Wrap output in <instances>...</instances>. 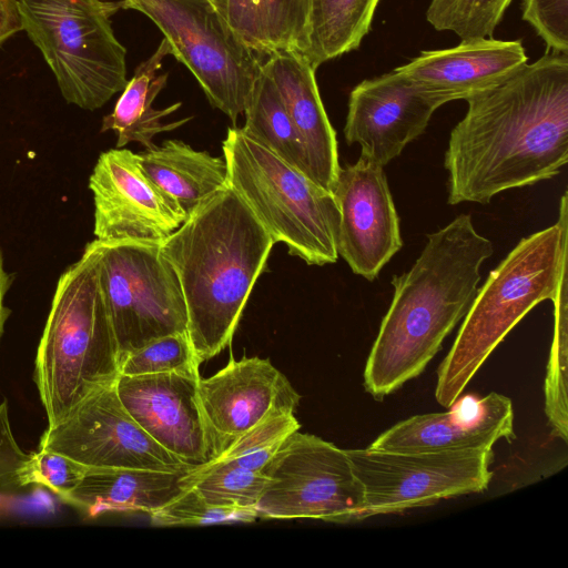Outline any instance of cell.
Wrapping results in <instances>:
<instances>
[{
    "label": "cell",
    "instance_id": "cell-1",
    "mask_svg": "<svg viewBox=\"0 0 568 568\" xmlns=\"http://www.w3.org/2000/svg\"><path fill=\"white\" fill-rule=\"evenodd\" d=\"M444 165L452 205L552 179L568 162V53L547 50L468 99Z\"/></svg>",
    "mask_w": 568,
    "mask_h": 568
},
{
    "label": "cell",
    "instance_id": "cell-2",
    "mask_svg": "<svg viewBox=\"0 0 568 568\" xmlns=\"http://www.w3.org/2000/svg\"><path fill=\"white\" fill-rule=\"evenodd\" d=\"M493 252L469 214L427 235L412 267L392 280L393 298L364 369L367 393L382 400L423 373L466 315Z\"/></svg>",
    "mask_w": 568,
    "mask_h": 568
},
{
    "label": "cell",
    "instance_id": "cell-3",
    "mask_svg": "<svg viewBox=\"0 0 568 568\" xmlns=\"http://www.w3.org/2000/svg\"><path fill=\"white\" fill-rule=\"evenodd\" d=\"M275 242L229 186L204 202L160 244L184 296L197 363L232 341Z\"/></svg>",
    "mask_w": 568,
    "mask_h": 568
},
{
    "label": "cell",
    "instance_id": "cell-4",
    "mask_svg": "<svg viewBox=\"0 0 568 568\" xmlns=\"http://www.w3.org/2000/svg\"><path fill=\"white\" fill-rule=\"evenodd\" d=\"M120 375L118 344L92 241L59 278L39 343L34 381L53 427L92 393Z\"/></svg>",
    "mask_w": 568,
    "mask_h": 568
},
{
    "label": "cell",
    "instance_id": "cell-5",
    "mask_svg": "<svg viewBox=\"0 0 568 568\" xmlns=\"http://www.w3.org/2000/svg\"><path fill=\"white\" fill-rule=\"evenodd\" d=\"M568 197L555 224L521 239L477 290L437 371L435 398L452 406L506 335L538 303L552 301L568 270Z\"/></svg>",
    "mask_w": 568,
    "mask_h": 568
},
{
    "label": "cell",
    "instance_id": "cell-6",
    "mask_svg": "<svg viewBox=\"0 0 568 568\" xmlns=\"http://www.w3.org/2000/svg\"><path fill=\"white\" fill-rule=\"evenodd\" d=\"M229 186L248 206L275 243L310 265L333 264L339 211L334 194L241 128H230L222 142Z\"/></svg>",
    "mask_w": 568,
    "mask_h": 568
},
{
    "label": "cell",
    "instance_id": "cell-7",
    "mask_svg": "<svg viewBox=\"0 0 568 568\" xmlns=\"http://www.w3.org/2000/svg\"><path fill=\"white\" fill-rule=\"evenodd\" d=\"M23 30L53 72L62 97L97 110L128 82L125 48L111 17L121 1L18 0Z\"/></svg>",
    "mask_w": 568,
    "mask_h": 568
},
{
    "label": "cell",
    "instance_id": "cell-8",
    "mask_svg": "<svg viewBox=\"0 0 568 568\" xmlns=\"http://www.w3.org/2000/svg\"><path fill=\"white\" fill-rule=\"evenodd\" d=\"M163 33L171 53L195 77L212 106L236 124L250 100L261 60L211 0H121Z\"/></svg>",
    "mask_w": 568,
    "mask_h": 568
},
{
    "label": "cell",
    "instance_id": "cell-9",
    "mask_svg": "<svg viewBox=\"0 0 568 568\" xmlns=\"http://www.w3.org/2000/svg\"><path fill=\"white\" fill-rule=\"evenodd\" d=\"M94 242L120 363L155 338L187 333L184 296L174 270L161 255V243Z\"/></svg>",
    "mask_w": 568,
    "mask_h": 568
},
{
    "label": "cell",
    "instance_id": "cell-10",
    "mask_svg": "<svg viewBox=\"0 0 568 568\" xmlns=\"http://www.w3.org/2000/svg\"><path fill=\"white\" fill-rule=\"evenodd\" d=\"M263 471L267 483L256 505L260 518L341 524L365 518L364 490L346 450L321 437L294 432Z\"/></svg>",
    "mask_w": 568,
    "mask_h": 568
},
{
    "label": "cell",
    "instance_id": "cell-11",
    "mask_svg": "<svg viewBox=\"0 0 568 568\" xmlns=\"http://www.w3.org/2000/svg\"><path fill=\"white\" fill-rule=\"evenodd\" d=\"M365 497V518L425 507L484 491L493 477L491 448L397 453L345 449Z\"/></svg>",
    "mask_w": 568,
    "mask_h": 568
},
{
    "label": "cell",
    "instance_id": "cell-12",
    "mask_svg": "<svg viewBox=\"0 0 568 568\" xmlns=\"http://www.w3.org/2000/svg\"><path fill=\"white\" fill-rule=\"evenodd\" d=\"M39 448L58 452L89 468L193 469L159 445L125 410L115 383L81 402L48 427Z\"/></svg>",
    "mask_w": 568,
    "mask_h": 568
},
{
    "label": "cell",
    "instance_id": "cell-13",
    "mask_svg": "<svg viewBox=\"0 0 568 568\" xmlns=\"http://www.w3.org/2000/svg\"><path fill=\"white\" fill-rule=\"evenodd\" d=\"M100 241L161 243L186 220L176 200L143 172L136 153L116 148L100 154L89 179Z\"/></svg>",
    "mask_w": 568,
    "mask_h": 568
},
{
    "label": "cell",
    "instance_id": "cell-14",
    "mask_svg": "<svg viewBox=\"0 0 568 568\" xmlns=\"http://www.w3.org/2000/svg\"><path fill=\"white\" fill-rule=\"evenodd\" d=\"M199 398L214 459L267 418L294 413L301 395L268 358L243 356L200 377Z\"/></svg>",
    "mask_w": 568,
    "mask_h": 568
},
{
    "label": "cell",
    "instance_id": "cell-15",
    "mask_svg": "<svg viewBox=\"0 0 568 568\" xmlns=\"http://www.w3.org/2000/svg\"><path fill=\"white\" fill-rule=\"evenodd\" d=\"M333 194L339 211L338 256L355 274L374 281L403 246L383 166L359 155L356 163L341 168Z\"/></svg>",
    "mask_w": 568,
    "mask_h": 568
},
{
    "label": "cell",
    "instance_id": "cell-16",
    "mask_svg": "<svg viewBox=\"0 0 568 568\" xmlns=\"http://www.w3.org/2000/svg\"><path fill=\"white\" fill-rule=\"evenodd\" d=\"M196 373L119 375L115 390L125 410L159 445L192 468L213 459Z\"/></svg>",
    "mask_w": 568,
    "mask_h": 568
},
{
    "label": "cell",
    "instance_id": "cell-17",
    "mask_svg": "<svg viewBox=\"0 0 568 568\" xmlns=\"http://www.w3.org/2000/svg\"><path fill=\"white\" fill-rule=\"evenodd\" d=\"M440 104L397 69L358 83L351 92L344 136L361 155L385 166L422 135Z\"/></svg>",
    "mask_w": 568,
    "mask_h": 568
},
{
    "label": "cell",
    "instance_id": "cell-18",
    "mask_svg": "<svg viewBox=\"0 0 568 568\" xmlns=\"http://www.w3.org/2000/svg\"><path fill=\"white\" fill-rule=\"evenodd\" d=\"M444 413L415 415L383 432L368 447L419 453L487 449L514 437V408L505 395H465Z\"/></svg>",
    "mask_w": 568,
    "mask_h": 568
},
{
    "label": "cell",
    "instance_id": "cell-19",
    "mask_svg": "<svg viewBox=\"0 0 568 568\" xmlns=\"http://www.w3.org/2000/svg\"><path fill=\"white\" fill-rule=\"evenodd\" d=\"M527 60L520 40L476 38L462 40L450 49L422 51L396 69L443 105L454 100H466L499 83Z\"/></svg>",
    "mask_w": 568,
    "mask_h": 568
},
{
    "label": "cell",
    "instance_id": "cell-20",
    "mask_svg": "<svg viewBox=\"0 0 568 568\" xmlns=\"http://www.w3.org/2000/svg\"><path fill=\"white\" fill-rule=\"evenodd\" d=\"M274 81L306 155L308 178L333 193L341 170L336 133L324 109L315 68L294 51H277L261 61Z\"/></svg>",
    "mask_w": 568,
    "mask_h": 568
},
{
    "label": "cell",
    "instance_id": "cell-21",
    "mask_svg": "<svg viewBox=\"0 0 568 568\" xmlns=\"http://www.w3.org/2000/svg\"><path fill=\"white\" fill-rule=\"evenodd\" d=\"M190 470L90 468L79 485L60 498L90 517L109 511L150 515L186 489Z\"/></svg>",
    "mask_w": 568,
    "mask_h": 568
},
{
    "label": "cell",
    "instance_id": "cell-22",
    "mask_svg": "<svg viewBox=\"0 0 568 568\" xmlns=\"http://www.w3.org/2000/svg\"><path fill=\"white\" fill-rule=\"evenodd\" d=\"M139 164L150 180L178 201L186 215L217 192L229 187L224 158L196 151L179 140L136 153Z\"/></svg>",
    "mask_w": 568,
    "mask_h": 568
},
{
    "label": "cell",
    "instance_id": "cell-23",
    "mask_svg": "<svg viewBox=\"0 0 568 568\" xmlns=\"http://www.w3.org/2000/svg\"><path fill=\"white\" fill-rule=\"evenodd\" d=\"M257 55L277 51L304 54L308 45L310 0H211Z\"/></svg>",
    "mask_w": 568,
    "mask_h": 568
},
{
    "label": "cell",
    "instance_id": "cell-24",
    "mask_svg": "<svg viewBox=\"0 0 568 568\" xmlns=\"http://www.w3.org/2000/svg\"><path fill=\"white\" fill-rule=\"evenodd\" d=\"M170 53V44L163 38L152 55L135 68L113 111L103 118L101 131L111 130L118 134L116 148H123L130 142H139L145 149H151L154 146L152 140L156 134L175 130L191 120L185 118L170 123L162 122L163 118L182 105L181 102L165 109L152 106L153 101L166 84L169 73L158 74V71Z\"/></svg>",
    "mask_w": 568,
    "mask_h": 568
},
{
    "label": "cell",
    "instance_id": "cell-25",
    "mask_svg": "<svg viewBox=\"0 0 568 568\" xmlns=\"http://www.w3.org/2000/svg\"><path fill=\"white\" fill-rule=\"evenodd\" d=\"M379 0H310L308 45L303 54L316 69L359 47Z\"/></svg>",
    "mask_w": 568,
    "mask_h": 568
},
{
    "label": "cell",
    "instance_id": "cell-26",
    "mask_svg": "<svg viewBox=\"0 0 568 568\" xmlns=\"http://www.w3.org/2000/svg\"><path fill=\"white\" fill-rule=\"evenodd\" d=\"M243 114L244 133L308 176L301 138L274 81L262 65Z\"/></svg>",
    "mask_w": 568,
    "mask_h": 568
},
{
    "label": "cell",
    "instance_id": "cell-27",
    "mask_svg": "<svg viewBox=\"0 0 568 568\" xmlns=\"http://www.w3.org/2000/svg\"><path fill=\"white\" fill-rule=\"evenodd\" d=\"M264 471L240 469L216 460L191 469L185 486L207 503L235 508H256L266 486Z\"/></svg>",
    "mask_w": 568,
    "mask_h": 568
},
{
    "label": "cell",
    "instance_id": "cell-28",
    "mask_svg": "<svg viewBox=\"0 0 568 568\" xmlns=\"http://www.w3.org/2000/svg\"><path fill=\"white\" fill-rule=\"evenodd\" d=\"M568 271L564 272L554 300V337L545 379V410L555 432L564 442L568 435L567 346H568Z\"/></svg>",
    "mask_w": 568,
    "mask_h": 568
},
{
    "label": "cell",
    "instance_id": "cell-29",
    "mask_svg": "<svg viewBox=\"0 0 568 568\" xmlns=\"http://www.w3.org/2000/svg\"><path fill=\"white\" fill-rule=\"evenodd\" d=\"M511 0H432L426 20L438 31L462 40L493 38Z\"/></svg>",
    "mask_w": 568,
    "mask_h": 568
},
{
    "label": "cell",
    "instance_id": "cell-30",
    "mask_svg": "<svg viewBox=\"0 0 568 568\" xmlns=\"http://www.w3.org/2000/svg\"><path fill=\"white\" fill-rule=\"evenodd\" d=\"M199 366L187 333H175L155 338L128 354L120 363V374L196 373Z\"/></svg>",
    "mask_w": 568,
    "mask_h": 568
},
{
    "label": "cell",
    "instance_id": "cell-31",
    "mask_svg": "<svg viewBox=\"0 0 568 568\" xmlns=\"http://www.w3.org/2000/svg\"><path fill=\"white\" fill-rule=\"evenodd\" d=\"M156 526H202L233 523H253L256 508L222 507L207 503L187 487L164 507L149 515Z\"/></svg>",
    "mask_w": 568,
    "mask_h": 568
},
{
    "label": "cell",
    "instance_id": "cell-32",
    "mask_svg": "<svg viewBox=\"0 0 568 568\" xmlns=\"http://www.w3.org/2000/svg\"><path fill=\"white\" fill-rule=\"evenodd\" d=\"M89 469L69 456L39 448L17 469L14 481L19 486L43 485L62 497L79 485Z\"/></svg>",
    "mask_w": 568,
    "mask_h": 568
},
{
    "label": "cell",
    "instance_id": "cell-33",
    "mask_svg": "<svg viewBox=\"0 0 568 568\" xmlns=\"http://www.w3.org/2000/svg\"><path fill=\"white\" fill-rule=\"evenodd\" d=\"M523 19L547 44V50L568 53V0H523Z\"/></svg>",
    "mask_w": 568,
    "mask_h": 568
},
{
    "label": "cell",
    "instance_id": "cell-34",
    "mask_svg": "<svg viewBox=\"0 0 568 568\" xmlns=\"http://www.w3.org/2000/svg\"><path fill=\"white\" fill-rule=\"evenodd\" d=\"M11 434L7 403L0 405V478L9 475L14 480L17 469L28 459Z\"/></svg>",
    "mask_w": 568,
    "mask_h": 568
},
{
    "label": "cell",
    "instance_id": "cell-35",
    "mask_svg": "<svg viewBox=\"0 0 568 568\" xmlns=\"http://www.w3.org/2000/svg\"><path fill=\"white\" fill-rule=\"evenodd\" d=\"M23 30V20L18 0H0V44Z\"/></svg>",
    "mask_w": 568,
    "mask_h": 568
},
{
    "label": "cell",
    "instance_id": "cell-36",
    "mask_svg": "<svg viewBox=\"0 0 568 568\" xmlns=\"http://www.w3.org/2000/svg\"><path fill=\"white\" fill-rule=\"evenodd\" d=\"M10 283L11 278L3 268V260L0 251V338L3 332L4 322L10 314V311L3 304V298L7 291L9 290Z\"/></svg>",
    "mask_w": 568,
    "mask_h": 568
}]
</instances>
